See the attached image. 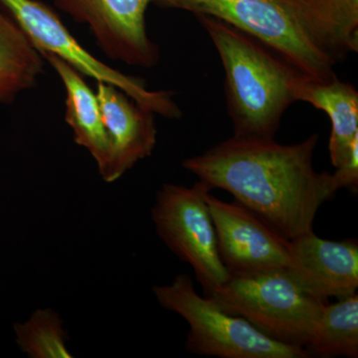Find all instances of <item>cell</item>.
<instances>
[{
    "instance_id": "e0dca14e",
    "label": "cell",
    "mask_w": 358,
    "mask_h": 358,
    "mask_svg": "<svg viewBox=\"0 0 358 358\" xmlns=\"http://www.w3.org/2000/svg\"><path fill=\"white\" fill-rule=\"evenodd\" d=\"M16 343L31 358H71L62 320L50 308H40L25 322L14 324Z\"/></svg>"
},
{
    "instance_id": "3957f363",
    "label": "cell",
    "mask_w": 358,
    "mask_h": 358,
    "mask_svg": "<svg viewBox=\"0 0 358 358\" xmlns=\"http://www.w3.org/2000/svg\"><path fill=\"white\" fill-rule=\"evenodd\" d=\"M206 296L268 338L305 350L327 303L301 289L288 270L230 275L221 288Z\"/></svg>"
},
{
    "instance_id": "277c9868",
    "label": "cell",
    "mask_w": 358,
    "mask_h": 358,
    "mask_svg": "<svg viewBox=\"0 0 358 358\" xmlns=\"http://www.w3.org/2000/svg\"><path fill=\"white\" fill-rule=\"evenodd\" d=\"M162 308L176 313L189 324L187 352L219 358H306L303 348L268 338L243 317L225 313L209 296H201L192 278L178 275L171 285L155 286Z\"/></svg>"
},
{
    "instance_id": "4fadbf2b",
    "label": "cell",
    "mask_w": 358,
    "mask_h": 358,
    "mask_svg": "<svg viewBox=\"0 0 358 358\" xmlns=\"http://www.w3.org/2000/svg\"><path fill=\"white\" fill-rule=\"evenodd\" d=\"M41 55L50 63L64 86L65 119L72 129L75 141L92 155L103 178L110 167L112 150L96 93L74 67L52 54Z\"/></svg>"
},
{
    "instance_id": "5bb4252c",
    "label": "cell",
    "mask_w": 358,
    "mask_h": 358,
    "mask_svg": "<svg viewBox=\"0 0 358 358\" xmlns=\"http://www.w3.org/2000/svg\"><path fill=\"white\" fill-rule=\"evenodd\" d=\"M303 31L338 63L358 51V0H289Z\"/></svg>"
},
{
    "instance_id": "30bf717a",
    "label": "cell",
    "mask_w": 358,
    "mask_h": 358,
    "mask_svg": "<svg viewBox=\"0 0 358 358\" xmlns=\"http://www.w3.org/2000/svg\"><path fill=\"white\" fill-rule=\"evenodd\" d=\"M289 242L293 266L288 272L301 289L324 303L357 294V241H331L310 231Z\"/></svg>"
},
{
    "instance_id": "9c48e42d",
    "label": "cell",
    "mask_w": 358,
    "mask_h": 358,
    "mask_svg": "<svg viewBox=\"0 0 358 358\" xmlns=\"http://www.w3.org/2000/svg\"><path fill=\"white\" fill-rule=\"evenodd\" d=\"M155 0H55L58 8L89 26L110 58L134 67L152 68L159 49L148 37L145 13Z\"/></svg>"
},
{
    "instance_id": "7a4b0ae2",
    "label": "cell",
    "mask_w": 358,
    "mask_h": 358,
    "mask_svg": "<svg viewBox=\"0 0 358 358\" xmlns=\"http://www.w3.org/2000/svg\"><path fill=\"white\" fill-rule=\"evenodd\" d=\"M222 62L234 136L275 138L301 75L267 45L211 16L197 15Z\"/></svg>"
},
{
    "instance_id": "8fae6325",
    "label": "cell",
    "mask_w": 358,
    "mask_h": 358,
    "mask_svg": "<svg viewBox=\"0 0 358 358\" xmlns=\"http://www.w3.org/2000/svg\"><path fill=\"white\" fill-rule=\"evenodd\" d=\"M96 95L112 150L110 167L103 178L113 182L152 155L157 145L155 114L109 84L98 82Z\"/></svg>"
},
{
    "instance_id": "52a82bcc",
    "label": "cell",
    "mask_w": 358,
    "mask_h": 358,
    "mask_svg": "<svg viewBox=\"0 0 358 358\" xmlns=\"http://www.w3.org/2000/svg\"><path fill=\"white\" fill-rule=\"evenodd\" d=\"M0 7L20 26L40 53H48L96 82L121 90L155 115L178 119L181 112L171 92L152 91L143 82L113 69L82 46L48 6L38 0H0Z\"/></svg>"
},
{
    "instance_id": "5b68a950",
    "label": "cell",
    "mask_w": 358,
    "mask_h": 358,
    "mask_svg": "<svg viewBox=\"0 0 358 358\" xmlns=\"http://www.w3.org/2000/svg\"><path fill=\"white\" fill-rule=\"evenodd\" d=\"M155 3L234 26L267 45L310 79L329 81L336 77V63L310 41L289 0H155Z\"/></svg>"
},
{
    "instance_id": "ba28073f",
    "label": "cell",
    "mask_w": 358,
    "mask_h": 358,
    "mask_svg": "<svg viewBox=\"0 0 358 358\" xmlns=\"http://www.w3.org/2000/svg\"><path fill=\"white\" fill-rule=\"evenodd\" d=\"M206 202L215 228L219 256L229 275L289 270L291 242L243 205L211 194Z\"/></svg>"
},
{
    "instance_id": "9a60e30c",
    "label": "cell",
    "mask_w": 358,
    "mask_h": 358,
    "mask_svg": "<svg viewBox=\"0 0 358 358\" xmlns=\"http://www.w3.org/2000/svg\"><path fill=\"white\" fill-rule=\"evenodd\" d=\"M41 53L0 7V102L9 103L36 84L43 70Z\"/></svg>"
},
{
    "instance_id": "2e32d148",
    "label": "cell",
    "mask_w": 358,
    "mask_h": 358,
    "mask_svg": "<svg viewBox=\"0 0 358 358\" xmlns=\"http://www.w3.org/2000/svg\"><path fill=\"white\" fill-rule=\"evenodd\" d=\"M319 357H358V296L324 306L317 333L306 348Z\"/></svg>"
},
{
    "instance_id": "6da1fadb",
    "label": "cell",
    "mask_w": 358,
    "mask_h": 358,
    "mask_svg": "<svg viewBox=\"0 0 358 358\" xmlns=\"http://www.w3.org/2000/svg\"><path fill=\"white\" fill-rule=\"evenodd\" d=\"M317 141V134L294 145L233 136L185 159L183 166L293 240L313 231L320 207L341 189L333 173L313 166Z\"/></svg>"
},
{
    "instance_id": "ac0fdd59",
    "label": "cell",
    "mask_w": 358,
    "mask_h": 358,
    "mask_svg": "<svg viewBox=\"0 0 358 358\" xmlns=\"http://www.w3.org/2000/svg\"><path fill=\"white\" fill-rule=\"evenodd\" d=\"M339 188H350L357 192L358 186V148L352 152L350 159L336 167V173H333Z\"/></svg>"
},
{
    "instance_id": "7c38bea8",
    "label": "cell",
    "mask_w": 358,
    "mask_h": 358,
    "mask_svg": "<svg viewBox=\"0 0 358 358\" xmlns=\"http://www.w3.org/2000/svg\"><path fill=\"white\" fill-rule=\"evenodd\" d=\"M296 102L310 103L329 115L331 122L329 152L331 164L338 167L358 148V91L338 77L317 81L301 75L293 87Z\"/></svg>"
},
{
    "instance_id": "8992f818",
    "label": "cell",
    "mask_w": 358,
    "mask_h": 358,
    "mask_svg": "<svg viewBox=\"0 0 358 358\" xmlns=\"http://www.w3.org/2000/svg\"><path fill=\"white\" fill-rule=\"evenodd\" d=\"M211 190L202 180L190 187L167 183L157 192L152 210L157 235L181 261L192 266L206 296L230 277L219 256L206 202Z\"/></svg>"
}]
</instances>
